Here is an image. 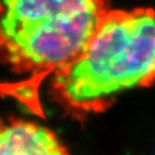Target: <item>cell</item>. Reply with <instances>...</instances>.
I'll use <instances>...</instances> for the list:
<instances>
[{"label": "cell", "instance_id": "cell-2", "mask_svg": "<svg viewBox=\"0 0 155 155\" xmlns=\"http://www.w3.org/2000/svg\"><path fill=\"white\" fill-rule=\"evenodd\" d=\"M108 12L106 0H0V63L36 86L77 58Z\"/></svg>", "mask_w": 155, "mask_h": 155}, {"label": "cell", "instance_id": "cell-3", "mask_svg": "<svg viewBox=\"0 0 155 155\" xmlns=\"http://www.w3.org/2000/svg\"><path fill=\"white\" fill-rule=\"evenodd\" d=\"M0 155H69L48 127L23 118H0Z\"/></svg>", "mask_w": 155, "mask_h": 155}, {"label": "cell", "instance_id": "cell-1", "mask_svg": "<svg viewBox=\"0 0 155 155\" xmlns=\"http://www.w3.org/2000/svg\"><path fill=\"white\" fill-rule=\"evenodd\" d=\"M155 81V12L109 11L78 56L52 76V94L67 110L107 109L122 93Z\"/></svg>", "mask_w": 155, "mask_h": 155}]
</instances>
